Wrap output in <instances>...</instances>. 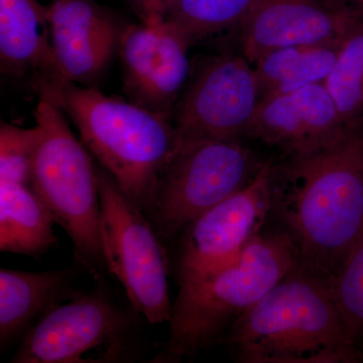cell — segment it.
<instances>
[{
    "instance_id": "obj_1",
    "label": "cell",
    "mask_w": 363,
    "mask_h": 363,
    "mask_svg": "<svg viewBox=\"0 0 363 363\" xmlns=\"http://www.w3.org/2000/svg\"><path fill=\"white\" fill-rule=\"evenodd\" d=\"M272 211L298 262L330 285L363 233V128H348L321 149L293 155L272 171Z\"/></svg>"
},
{
    "instance_id": "obj_2",
    "label": "cell",
    "mask_w": 363,
    "mask_h": 363,
    "mask_svg": "<svg viewBox=\"0 0 363 363\" xmlns=\"http://www.w3.org/2000/svg\"><path fill=\"white\" fill-rule=\"evenodd\" d=\"M223 341L242 363L363 360L328 281L300 264L236 320Z\"/></svg>"
},
{
    "instance_id": "obj_3",
    "label": "cell",
    "mask_w": 363,
    "mask_h": 363,
    "mask_svg": "<svg viewBox=\"0 0 363 363\" xmlns=\"http://www.w3.org/2000/svg\"><path fill=\"white\" fill-rule=\"evenodd\" d=\"M50 101L70 117L86 149L147 213L178 150L172 119L70 80Z\"/></svg>"
},
{
    "instance_id": "obj_4",
    "label": "cell",
    "mask_w": 363,
    "mask_h": 363,
    "mask_svg": "<svg viewBox=\"0 0 363 363\" xmlns=\"http://www.w3.org/2000/svg\"><path fill=\"white\" fill-rule=\"evenodd\" d=\"M298 264L295 247L284 231L259 233L230 264L179 290L168 340L154 362H181L223 341L236 320Z\"/></svg>"
},
{
    "instance_id": "obj_5",
    "label": "cell",
    "mask_w": 363,
    "mask_h": 363,
    "mask_svg": "<svg viewBox=\"0 0 363 363\" xmlns=\"http://www.w3.org/2000/svg\"><path fill=\"white\" fill-rule=\"evenodd\" d=\"M64 114L59 105L40 98L35 111L40 135L30 186L71 238L79 264L97 272L106 269L100 243L97 167Z\"/></svg>"
},
{
    "instance_id": "obj_6",
    "label": "cell",
    "mask_w": 363,
    "mask_h": 363,
    "mask_svg": "<svg viewBox=\"0 0 363 363\" xmlns=\"http://www.w3.org/2000/svg\"><path fill=\"white\" fill-rule=\"evenodd\" d=\"M100 243L105 267L123 285L133 311L152 324L169 321V260L142 208L97 167Z\"/></svg>"
},
{
    "instance_id": "obj_7",
    "label": "cell",
    "mask_w": 363,
    "mask_h": 363,
    "mask_svg": "<svg viewBox=\"0 0 363 363\" xmlns=\"http://www.w3.org/2000/svg\"><path fill=\"white\" fill-rule=\"evenodd\" d=\"M264 164L238 140L184 145L162 173L145 214L160 238L168 240L245 188Z\"/></svg>"
},
{
    "instance_id": "obj_8",
    "label": "cell",
    "mask_w": 363,
    "mask_h": 363,
    "mask_svg": "<svg viewBox=\"0 0 363 363\" xmlns=\"http://www.w3.org/2000/svg\"><path fill=\"white\" fill-rule=\"evenodd\" d=\"M135 321L96 291L74 296L40 318L21 338L11 362L95 363L133 357Z\"/></svg>"
},
{
    "instance_id": "obj_9",
    "label": "cell",
    "mask_w": 363,
    "mask_h": 363,
    "mask_svg": "<svg viewBox=\"0 0 363 363\" xmlns=\"http://www.w3.org/2000/svg\"><path fill=\"white\" fill-rule=\"evenodd\" d=\"M272 171L267 162L245 188L182 229L176 260L179 290L230 264L262 233L272 212Z\"/></svg>"
},
{
    "instance_id": "obj_10",
    "label": "cell",
    "mask_w": 363,
    "mask_h": 363,
    "mask_svg": "<svg viewBox=\"0 0 363 363\" xmlns=\"http://www.w3.org/2000/svg\"><path fill=\"white\" fill-rule=\"evenodd\" d=\"M250 64L241 57L220 56L200 69L172 114L178 150L190 143L247 135L260 100Z\"/></svg>"
},
{
    "instance_id": "obj_11",
    "label": "cell",
    "mask_w": 363,
    "mask_h": 363,
    "mask_svg": "<svg viewBox=\"0 0 363 363\" xmlns=\"http://www.w3.org/2000/svg\"><path fill=\"white\" fill-rule=\"evenodd\" d=\"M190 45L167 21L126 26L118 52L130 101L172 119L190 73Z\"/></svg>"
},
{
    "instance_id": "obj_12",
    "label": "cell",
    "mask_w": 363,
    "mask_h": 363,
    "mask_svg": "<svg viewBox=\"0 0 363 363\" xmlns=\"http://www.w3.org/2000/svg\"><path fill=\"white\" fill-rule=\"evenodd\" d=\"M362 18L342 0H257L240 26L243 54L255 64L281 48L338 44Z\"/></svg>"
},
{
    "instance_id": "obj_13",
    "label": "cell",
    "mask_w": 363,
    "mask_h": 363,
    "mask_svg": "<svg viewBox=\"0 0 363 363\" xmlns=\"http://www.w3.org/2000/svg\"><path fill=\"white\" fill-rule=\"evenodd\" d=\"M47 11L62 73L71 82L91 87L118 51L126 26L95 0H52Z\"/></svg>"
},
{
    "instance_id": "obj_14",
    "label": "cell",
    "mask_w": 363,
    "mask_h": 363,
    "mask_svg": "<svg viewBox=\"0 0 363 363\" xmlns=\"http://www.w3.org/2000/svg\"><path fill=\"white\" fill-rule=\"evenodd\" d=\"M350 128L324 83H318L260 98L247 135L293 156L321 149Z\"/></svg>"
},
{
    "instance_id": "obj_15",
    "label": "cell",
    "mask_w": 363,
    "mask_h": 363,
    "mask_svg": "<svg viewBox=\"0 0 363 363\" xmlns=\"http://www.w3.org/2000/svg\"><path fill=\"white\" fill-rule=\"evenodd\" d=\"M0 66L42 99L51 100L68 80L52 50L47 6L38 0H0Z\"/></svg>"
},
{
    "instance_id": "obj_16",
    "label": "cell",
    "mask_w": 363,
    "mask_h": 363,
    "mask_svg": "<svg viewBox=\"0 0 363 363\" xmlns=\"http://www.w3.org/2000/svg\"><path fill=\"white\" fill-rule=\"evenodd\" d=\"M71 269L45 272L0 269V344L23 338L50 310L71 293Z\"/></svg>"
},
{
    "instance_id": "obj_17",
    "label": "cell",
    "mask_w": 363,
    "mask_h": 363,
    "mask_svg": "<svg viewBox=\"0 0 363 363\" xmlns=\"http://www.w3.org/2000/svg\"><path fill=\"white\" fill-rule=\"evenodd\" d=\"M51 210L32 186L0 184V250L39 257L57 242Z\"/></svg>"
},
{
    "instance_id": "obj_18",
    "label": "cell",
    "mask_w": 363,
    "mask_h": 363,
    "mask_svg": "<svg viewBox=\"0 0 363 363\" xmlns=\"http://www.w3.org/2000/svg\"><path fill=\"white\" fill-rule=\"evenodd\" d=\"M341 43L290 45L267 52L253 67L260 98L324 83L335 64Z\"/></svg>"
},
{
    "instance_id": "obj_19",
    "label": "cell",
    "mask_w": 363,
    "mask_h": 363,
    "mask_svg": "<svg viewBox=\"0 0 363 363\" xmlns=\"http://www.w3.org/2000/svg\"><path fill=\"white\" fill-rule=\"evenodd\" d=\"M344 123H362L363 116V18L344 38L333 68L324 81Z\"/></svg>"
},
{
    "instance_id": "obj_20",
    "label": "cell",
    "mask_w": 363,
    "mask_h": 363,
    "mask_svg": "<svg viewBox=\"0 0 363 363\" xmlns=\"http://www.w3.org/2000/svg\"><path fill=\"white\" fill-rule=\"evenodd\" d=\"M257 0H177L164 21L175 26L190 45L240 26Z\"/></svg>"
},
{
    "instance_id": "obj_21",
    "label": "cell",
    "mask_w": 363,
    "mask_h": 363,
    "mask_svg": "<svg viewBox=\"0 0 363 363\" xmlns=\"http://www.w3.org/2000/svg\"><path fill=\"white\" fill-rule=\"evenodd\" d=\"M353 340L363 353V233L330 283Z\"/></svg>"
},
{
    "instance_id": "obj_22",
    "label": "cell",
    "mask_w": 363,
    "mask_h": 363,
    "mask_svg": "<svg viewBox=\"0 0 363 363\" xmlns=\"http://www.w3.org/2000/svg\"><path fill=\"white\" fill-rule=\"evenodd\" d=\"M39 128H23L7 123L0 126V184L30 185Z\"/></svg>"
},
{
    "instance_id": "obj_23",
    "label": "cell",
    "mask_w": 363,
    "mask_h": 363,
    "mask_svg": "<svg viewBox=\"0 0 363 363\" xmlns=\"http://www.w3.org/2000/svg\"><path fill=\"white\" fill-rule=\"evenodd\" d=\"M177 0H154L150 20L145 23H157L164 21L167 13L171 7L176 4Z\"/></svg>"
},
{
    "instance_id": "obj_24",
    "label": "cell",
    "mask_w": 363,
    "mask_h": 363,
    "mask_svg": "<svg viewBox=\"0 0 363 363\" xmlns=\"http://www.w3.org/2000/svg\"><path fill=\"white\" fill-rule=\"evenodd\" d=\"M133 4L142 23H147L150 20V11H152V1L154 0H128Z\"/></svg>"
},
{
    "instance_id": "obj_25",
    "label": "cell",
    "mask_w": 363,
    "mask_h": 363,
    "mask_svg": "<svg viewBox=\"0 0 363 363\" xmlns=\"http://www.w3.org/2000/svg\"><path fill=\"white\" fill-rule=\"evenodd\" d=\"M350 9L363 18V0H342Z\"/></svg>"
}]
</instances>
